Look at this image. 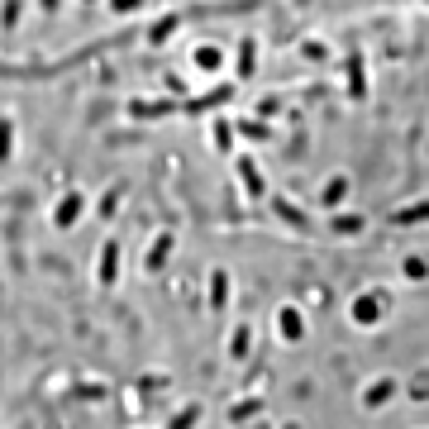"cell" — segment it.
I'll use <instances>...</instances> for the list:
<instances>
[{
	"instance_id": "6da1fadb",
	"label": "cell",
	"mask_w": 429,
	"mask_h": 429,
	"mask_svg": "<svg viewBox=\"0 0 429 429\" xmlns=\"http://www.w3.org/2000/svg\"><path fill=\"white\" fill-rule=\"evenodd\" d=\"M381 315H386V296H377V291L353 301V319H358V324H377Z\"/></svg>"
},
{
	"instance_id": "7a4b0ae2",
	"label": "cell",
	"mask_w": 429,
	"mask_h": 429,
	"mask_svg": "<svg viewBox=\"0 0 429 429\" xmlns=\"http://www.w3.org/2000/svg\"><path fill=\"white\" fill-rule=\"evenodd\" d=\"M115 263H120V243H105L100 248V268H95V277H100V286H115Z\"/></svg>"
},
{
	"instance_id": "3957f363",
	"label": "cell",
	"mask_w": 429,
	"mask_h": 429,
	"mask_svg": "<svg viewBox=\"0 0 429 429\" xmlns=\"http://www.w3.org/2000/svg\"><path fill=\"white\" fill-rule=\"evenodd\" d=\"M238 176H243V186H248V196H263V172L253 167V158H238Z\"/></svg>"
},
{
	"instance_id": "277c9868",
	"label": "cell",
	"mask_w": 429,
	"mask_h": 429,
	"mask_svg": "<svg viewBox=\"0 0 429 429\" xmlns=\"http://www.w3.org/2000/svg\"><path fill=\"white\" fill-rule=\"evenodd\" d=\"M229 95H234V86H220V91L201 95V100H186V115H201V110H210V105H220V100H229Z\"/></svg>"
},
{
	"instance_id": "5b68a950",
	"label": "cell",
	"mask_w": 429,
	"mask_h": 429,
	"mask_svg": "<svg viewBox=\"0 0 429 429\" xmlns=\"http://www.w3.org/2000/svg\"><path fill=\"white\" fill-rule=\"evenodd\" d=\"M344 196H349V181H344V176H334V181H324V191H319V201H324V206H339V201H344Z\"/></svg>"
},
{
	"instance_id": "8992f818",
	"label": "cell",
	"mask_w": 429,
	"mask_h": 429,
	"mask_svg": "<svg viewBox=\"0 0 429 429\" xmlns=\"http://www.w3.org/2000/svg\"><path fill=\"white\" fill-rule=\"evenodd\" d=\"M391 396H396V381H391V377H381L377 381V386H367V406H381V401H391Z\"/></svg>"
},
{
	"instance_id": "52a82bcc",
	"label": "cell",
	"mask_w": 429,
	"mask_h": 429,
	"mask_svg": "<svg viewBox=\"0 0 429 429\" xmlns=\"http://www.w3.org/2000/svg\"><path fill=\"white\" fill-rule=\"evenodd\" d=\"M282 334L291 339V344H296V339L305 334V324H301V315H296V310H282Z\"/></svg>"
},
{
	"instance_id": "ba28073f",
	"label": "cell",
	"mask_w": 429,
	"mask_h": 429,
	"mask_svg": "<svg viewBox=\"0 0 429 429\" xmlns=\"http://www.w3.org/2000/svg\"><path fill=\"white\" fill-rule=\"evenodd\" d=\"M349 86H353V95H363V58L358 53L349 58Z\"/></svg>"
},
{
	"instance_id": "9c48e42d",
	"label": "cell",
	"mask_w": 429,
	"mask_h": 429,
	"mask_svg": "<svg viewBox=\"0 0 429 429\" xmlns=\"http://www.w3.org/2000/svg\"><path fill=\"white\" fill-rule=\"evenodd\" d=\"M253 58H258L253 38H243V48H238V72H243V77H248V72H253Z\"/></svg>"
},
{
	"instance_id": "30bf717a",
	"label": "cell",
	"mask_w": 429,
	"mask_h": 429,
	"mask_svg": "<svg viewBox=\"0 0 429 429\" xmlns=\"http://www.w3.org/2000/svg\"><path fill=\"white\" fill-rule=\"evenodd\" d=\"M77 210H81V201H77V196H72L67 206H58V224H72V220H77Z\"/></svg>"
},
{
	"instance_id": "8fae6325",
	"label": "cell",
	"mask_w": 429,
	"mask_h": 429,
	"mask_svg": "<svg viewBox=\"0 0 429 429\" xmlns=\"http://www.w3.org/2000/svg\"><path fill=\"white\" fill-rule=\"evenodd\" d=\"M277 210H282V220H291L296 229H305V215H301V210H291L286 201H277Z\"/></svg>"
},
{
	"instance_id": "7c38bea8",
	"label": "cell",
	"mask_w": 429,
	"mask_h": 429,
	"mask_svg": "<svg viewBox=\"0 0 429 429\" xmlns=\"http://www.w3.org/2000/svg\"><path fill=\"white\" fill-rule=\"evenodd\" d=\"M429 215V206H415V210H401L396 215V224H411V220H425Z\"/></svg>"
},
{
	"instance_id": "4fadbf2b",
	"label": "cell",
	"mask_w": 429,
	"mask_h": 429,
	"mask_svg": "<svg viewBox=\"0 0 429 429\" xmlns=\"http://www.w3.org/2000/svg\"><path fill=\"white\" fill-rule=\"evenodd\" d=\"M334 229H339V234H358V229H363V220H353V215H349V220H334Z\"/></svg>"
},
{
	"instance_id": "5bb4252c",
	"label": "cell",
	"mask_w": 429,
	"mask_h": 429,
	"mask_svg": "<svg viewBox=\"0 0 429 429\" xmlns=\"http://www.w3.org/2000/svg\"><path fill=\"white\" fill-rule=\"evenodd\" d=\"M243 353H248V329L234 334V358H243Z\"/></svg>"
},
{
	"instance_id": "9a60e30c",
	"label": "cell",
	"mask_w": 429,
	"mask_h": 429,
	"mask_svg": "<svg viewBox=\"0 0 429 429\" xmlns=\"http://www.w3.org/2000/svg\"><path fill=\"white\" fill-rule=\"evenodd\" d=\"M243 134H253V139H268V125H253V120H243Z\"/></svg>"
},
{
	"instance_id": "2e32d148",
	"label": "cell",
	"mask_w": 429,
	"mask_h": 429,
	"mask_svg": "<svg viewBox=\"0 0 429 429\" xmlns=\"http://www.w3.org/2000/svg\"><path fill=\"white\" fill-rule=\"evenodd\" d=\"M425 272H429V268L420 263V258H411V263H406V277H425Z\"/></svg>"
},
{
	"instance_id": "e0dca14e",
	"label": "cell",
	"mask_w": 429,
	"mask_h": 429,
	"mask_svg": "<svg viewBox=\"0 0 429 429\" xmlns=\"http://www.w3.org/2000/svg\"><path fill=\"white\" fill-rule=\"evenodd\" d=\"M0 158H10V129L0 125Z\"/></svg>"
},
{
	"instance_id": "ac0fdd59",
	"label": "cell",
	"mask_w": 429,
	"mask_h": 429,
	"mask_svg": "<svg viewBox=\"0 0 429 429\" xmlns=\"http://www.w3.org/2000/svg\"><path fill=\"white\" fill-rule=\"evenodd\" d=\"M134 5H143V0H115V10H134Z\"/></svg>"
},
{
	"instance_id": "d6986e66",
	"label": "cell",
	"mask_w": 429,
	"mask_h": 429,
	"mask_svg": "<svg viewBox=\"0 0 429 429\" xmlns=\"http://www.w3.org/2000/svg\"><path fill=\"white\" fill-rule=\"evenodd\" d=\"M43 10H58V0H43Z\"/></svg>"
}]
</instances>
